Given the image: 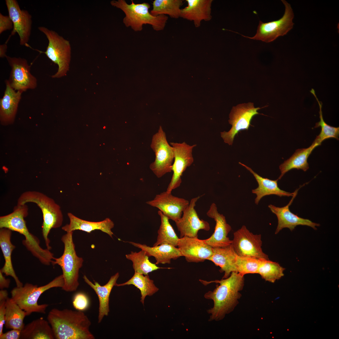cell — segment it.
I'll list each match as a JSON object with an SVG mask.
<instances>
[{
    "mask_svg": "<svg viewBox=\"0 0 339 339\" xmlns=\"http://www.w3.org/2000/svg\"><path fill=\"white\" fill-rule=\"evenodd\" d=\"M204 285L211 282L219 283L213 291L206 293L205 298L213 301V307L207 310L210 315L209 321H219L232 312L239 303L241 294L240 293L244 286V276L237 272L221 280L207 282L200 280Z\"/></svg>",
    "mask_w": 339,
    "mask_h": 339,
    "instance_id": "obj_1",
    "label": "cell"
},
{
    "mask_svg": "<svg viewBox=\"0 0 339 339\" xmlns=\"http://www.w3.org/2000/svg\"><path fill=\"white\" fill-rule=\"evenodd\" d=\"M47 319L55 339H95L89 330L91 321L82 311L54 308L49 312Z\"/></svg>",
    "mask_w": 339,
    "mask_h": 339,
    "instance_id": "obj_2",
    "label": "cell"
},
{
    "mask_svg": "<svg viewBox=\"0 0 339 339\" xmlns=\"http://www.w3.org/2000/svg\"><path fill=\"white\" fill-rule=\"evenodd\" d=\"M28 210L26 205H17L12 212L0 217V228H7L24 235L25 239L22 242L24 246L42 264L49 265L54 258L53 254L47 248H42L39 239L29 232L24 219Z\"/></svg>",
    "mask_w": 339,
    "mask_h": 339,
    "instance_id": "obj_3",
    "label": "cell"
},
{
    "mask_svg": "<svg viewBox=\"0 0 339 339\" xmlns=\"http://www.w3.org/2000/svg\"><path fill=\"white\" fill-rule=\"evenodd\" d=\"M28 202L35 203L41 210L43 218L42 233L47 248L50 250L51 248L48 238L50 230L60 227L63 222L60 207L52 199L37 191H27L21 194L17 204L24 205Z\"/></svg>",
    "mask_w": 339,
    "mask_h": 339,
    "instance_id": "obj_4",
    "label": "cell"
},
{
    "mask_svg": "<svg viewBox=\"0 0 339 339\" xmlns=\"http://www.w3.org/2000/svg\"><path fill=\"white\" fill-rule=\"evenodd\" d=\"M111 5L121 9L125 16L123 20L125 26L130 27L135 31H141L143 24L151 25L154 30H163L165 27L168 17L164 15L154 16L149 12V4L147 3H135L132 0L128 4L124 0H112Z\"/></svg>",
    "mask_w": 339,
    "mask_h": 339,
    "instance_id": "obj_5",
    "label": "cell"
},
{
    "mask_svg": "<svg viewBox=\"0 0 339 339\" xmlns=\"http://www.w3.org/2000/svg\"><path fill=\"white\" fill-rule=\"evenodd\" d=\"M73 231L67 232L61 238L64 245L62 255L59 258L54 257L51 264L58 265L62 271L64 284L62 289L67 292L75 291L79 285L78 280L80 269L83 260L77 255L73 238Z\"/></svg>",
    "mask_w": 339,
    "mask_h": 339,
    "instance_id": "obj_6",
    "label": "cell"
},
{
    "mask_svg": "<svg viewBox=\"0 0 339 339\" xmlns=\"http://www.w3.org/2000/svg\"><path fill=\"white\" fill-rule=\"evenodd\" d=\"M64 284L62 275L55 278L46 284L40 287L27 283L21 287L16 286L11 291V298L26 313L27 316L33 312L46 313L49 305L39 304L38 301L44 292L53 288H62Z\"/></svg>",
    "mask_w": 339,
    "mask_h": 339,
    "instance_id": "obj_7",
    "label": "cell"
},
{
    "mask_svg": "<svg viewBox=\"0 0 339 339\" xmlns=\"http://www.w3.org/2000/svg\"><path fill=\"white\" fill-rule=\"evenodd\" d=\"M38 30L46 36L48 45L45 52L47 57L57 65V72L51 76L52 78H60L67 75L70 68L71 47L69 41L59 35L55 31L44 26H39Z\"/></svg>",
    "mask_w": 339,
    "mask_h": 339,
    "instance_id": "obj_8",
    "label": "cell"
},
{
    "mask_svg": "<svg viewBox=\"0 0 339 339\" xmlns=\"http://www.w3.org/2000/svg\"><path fill=\"white\" fill-rule=\"evenodd\" d=\"M281 1L285 6V10L281 18L267 23L260 20L256 32L252 37L241 35L246 38L269 43L279 36L287 34L293 28L294 24L293 20L294 15L290 4L285 0Z\"/></svg>",
    "mask_w": 339,
    "mask_h": 339,
    "instance_id": "obj_9",
    "label": "cell"
},
{
    "mask_svg": "<svg viewBox=\"0 0 339 339\" xmlns=\"http://www.w3.org/2000/svg\"><path fill=\"white\" fill-rule=\"evenodd\" d=\"M150 147L154 152L155 158L149 168L154 175L159 178L171 172L174 159L173 148L168 143L161 126L153 136Z\"/></svg>",
    "mask_w": 339,
    "mask_h": 339,
    "instance_id": "obj_10",
    "label": "cell"
},
{
    "mask_svg": "<svg viewBox=\"0 0 339 339\" xmlns=\"http://www.w3.org/2000/svg\"><path fill=\"white\" fill-rule=\"evenodd\" d=\"M262 107L255 108L253 103L249 102L237 105L233 107L229 114V123L232 127L228 132H221V136L224 142L229 145H232L235 136L240 131L248 130L251 121L255 116L261 114L257 111Z\"/></svg>",
    "mask_w": 339,
    "mask_h": 339,
    "instance_id": "obj_11",
    "label": "cell"
},
{
    "mask_svg": "<svg viewBox=\"0 0 339 339\" xmlns=\"http://www.w3.org/2000/svg\"><path fill=\"white\" fill-rule=\"evenodd\" d=\"M232 240L231 245L238 256L269 260L262 250L261 235L253 234L245 225L234 233Z\"/></svg>",
    "mask_w": 339,
    "mask_h": 339,
    "instance_id": "obj_12",
    "label": "cell"
},
{
    "mask_svg": "<svg viewBox=\"0 0 339 339\" xmlns=\"http://www.w3.org/2000/svg\"><path fill=\"white\" fill-rule=\"evenodd\" d=\"M5 58L11 67L8 81L13 89L22 93L37 87V79L31 73L30 66L26 59L8 56Z\"/></svg>",
    "mask_w": 339,
    "mask_h": 339,
    "instance_id": "obj_13",
    "label": "cell"
},
{
    "mask_svg": "<svg viewBox=\"0 0 339 339\" xmlns=\"http://www.w3.org/2000/svg\"><path fill=\"white\" fill-rule=\"evenodd\" d=\"M170 144L173 148L174 159L172 166L173 174L166 191L168 192H171L180 185L183 173L194 162L192 151L196 146V144L190 145L185 142H171Z\"/></svg>",
    "mask_w": 339,
    "mask_h": 339,
    "instance_id": "obj_14",
    "label": "cell"
},
{
    "mask_svg": "<svg viewBox=\"0 0 339 339\" xmlns=\"http://www.w3.org/2000/svg\"><path fill=\"white\" fill-rule=\"evenodd\" d=\"M6 4L13 24V28L8 39L17 33L19 37L20 44L27 46L32 28V16L26 10L21 9L16 0H6Z\"/></svg>",
    "mask_w": 339,
    "mask_h": 339,
    "instance_id": "obj_15",
    "label": "cell"
},
{
    "mask_svg": "<svg viewBox=\"0 0 339 339\" xmlns=\"http://www.w3.org/2000/svg\"><path fill=\"white\" fill-rule=\"evenodd\" d=\"M146 203L158 208L169 219L175 222L181 218L190 202L184 198L173 195L171 192L166 191L156 195L153 199Z\"/></svg>",
    "mask_w": 339,
    "mask_h": 339,
    "instance_id": "obj_16",
    "label": "cell"
},
{
    "mask_svg": "<svg viewBox=\"0 0 339 339\" xmlns=\"http://www.w3.org/2000/svg\"><path fill=\"white\" fill-rule=\"evenodd\" d=\"M200 196L192 198L187 207L183 212V215L178 221L175 222L178 230L180 232V238L184 236L197 237V234L200 230L209 231L210 229L209 223L201 219L195 209L196 203Z\"/></svg>",
    "mask_w": 339,
    "mask_h": 339,
    "instance_id": "obj_17",
    "label": "cell"
},
{
    "mask_svg": "<svg viewBox=\"0 0 339 339\" xmlns=\"http://www.w3.org/2000/svg\"><path fill=\"white\" fill-rule=\"evenodd\" d=\"M182 256L189 262H203L213 254V248L197 237L184 236L179 239L178 244Z\"/></svg>",
    "mask_w": 339,
    "mask_h": 339,
    "instance_id": "obj_18",
    "label": "cell"
},
{
    "mask_svg": "<svg viewBox=\"0 0 339 339\" xmlns=\"http://www.w3.org/2000/svg\"><path fill=\"white\" fill-rule=\"evenodd\" d=\"M207 215L214 219L216 224L214 233L209 238L203 239L204 242L213 248L231 245L232 240L228 235L232 229L231 227L227 223L225 217L218 212L214 203L211 204Z\"/></svg>",
    "mask_w": 339,
    "mask_h": 339,
    "instance_id": "obj_19",
    "label": "cell"
},
{
    "mask_svg": "<svg viewBox=\"0 0 339 339\" xmlns=\"http://www.w3.org/2000/svg\"><path fill=\"white\" fill-rule=\"evenodd\" d=\"M298 190L295 193L289 202L286 206L282 207H276L272 204L268 207L271 211L277 216L278 219V225L275 234H278L284 228H288L291 231L294 230L298 225H306L316 230V227L319 226L320 224L312 222L309 219L301 218L297 215L292 213L289 210V206L291 204L295 197Z\"/></svg>",
    "mask_w": 339,
    "mask_h": 339,
    "instance_id": "obj_20",
    "label": "cell"
},
{
    "mask_svg": "<svg viewBox=\"0 0 339 339\" xmlns=\"http://www.w3.org/2000/svg\"><path fill=\"white\" fill-rule=\"evenodd\" d=\"M187 5L181 8L180 17L193 22L199 27L202 21H208L212 18L213 0H186Z\"/></svg>",
    "mask_w": 339,
    "mask_h": 339,
    "instance_id": "obj_21",
    "label": "cell"
},
{
    "mask_svg": "<svg viewBox=\"0 0 339 339\" xmlns=\"http://www.w3.org/2000/svg\"><path fill=\"white\" fill-rule=\"evenodd\" d=\"M5 89L0 100V120L3 125L11 124L14 122L22 93L13 89L8 80H5Z\"/></svg>",
    "mask_w": 339,
    "mask_h": 339,
    "instance_id": "obj_22",
    "label": "cell"
},
{
    "mask_svg": "<svg viewBox=\"0 0 339 339\" xmlns=\"http://www.w3.org/2000/svg\"><path fill=\"white\" fill-rule=\"evenodd\" d=\"M67 215L70 220L69 223L62 227V229L67 232L79 230L90 233L94 230H100L112 238L113 233L111 229L114 227V224L109 218L101 221L94 222L81 219L70 213H68Z\"/></svg>",
    "mask_w": 339,
    "mask_h": 339,
    "instance_id": "obj_23",
    "label": "cell"
},
{
    "mask_svg": "<svg viewBox=\"0 0 339 339\" xmlns=\"http://www.w3.org/2000/svg\"><path fill=\"white\" fill-rule=\"evenodd\" d=\"M119 276L117 272L112 276L108 282L105 285L101 286L96 281L92 282L85 275L83 278L85 282L95 291L98 298L99 301L98 323H100L105 316L108 315L110 312L109 300L111 292Z\"/></svg>",
    "mask_w": 339,
    "mask_h": 339,
    "instance_id": "obj_24",
    "label": "cell"
},
{
    "mask_svg": "<svg viewBox=\"0 0 339 339\" xmlns=\"http://www.w3.org/2000/svg\"><path fill=\"white\" fill-rule=\"evenodd\" d=\"M134 246L144 250L149 257L153 256L155 259V264H170L171 260H176L182 255L178 248L168 244H163L150 247L145 244L127 242Z\"/></svg>",
    "mask_w": 339,
    "mask_h": 339,
    "instance_id": "obj_25",
    "label": "cell"
},
{
    "mask_svg": "<svg viewBox=\"0 0 339 339\" xmlns=\"http://www.w3.org/2000/svg\"><path fill=\"white\" fill-rule=\"evenodd\" d=\"M239 164L245 167L252 174L258 183V187L252 190V192L256 195L255 200V204H258L261 199L264 196L271 195H275L280 197L293 196V193L287 192L281 189L278 186V179L275 180L263 178L254 171L250 167L239 162Z\"/></svg>",
    "mask_w": 339,
    "mask_h": 339,
    "instance_id": "obj_26",
    "label": "cell"
},
{
    "mask_svg": "<svg viewBox=\"0 0 339 339\" xmlns=\"http://www.w3.org/2000/svg\"><path fill=\"white\" fill-rule=\"evenodd\" d=\"M213 254L208 260L220 268L224 272L223 278L228 277L233 272H237L236 266L237 255L231 244L225 247L213 248Z\"/></svg>",
    "mask_w": 339,
    "mask_h": 339,
    "instance_id": "obj_27",
    "label": "cell"
},
{
    "mask_svg": "<svg viewBox=\"0 0 339 339\" xmlns=\"http://www.w3.org/2000/svg\"><path fill=\"white\" fill-rule=\"evenodd\" d=\"M12 233V230L7 228H2L0 229V246L5 260L4 266L0 271L6 276L13 277L16 286L19 287L23 285L17 276L12 265V254L15 246L11 241Z\"/></svg>",
    "mask_w": 339,
    "mask_h": 339,
    "instance_id": "obj_28",
    "label": "cell"
},
{
    "mask_svg": "<svg viewBox=\"0 0 339 339\" xmlns=\"http://www.w3.org/2000/svg\"><path fill=\"white\" fill-rule=\"evenodd\" d=\"M319 146L313 142L312 145L307 148L297 149L293 155L279 166L281 174L278 178L280 180L284 175L289 170L294 169H301L304 171L309 168L307 159L313 150Z\"/></svg>",
    "mask_w": 339,
    "mask_h": 339,
    "instance_id": "obj_29",
    "label": "cell"
},
{
    "mask_svg": "<svg viewBox=\"0 0 339 339\" xmlns=\"http://www.w3.org/2000/svg\"><path fill=\"white\" fill-rule=\"evenodd\" d=\"M20 339H53L55 337L48 321L40 317L24 326L21 331Z\"/></svg>",
    "mask_w": 339,
    "mask_h": 339,
    "instance_id": "obj_30",
    "label": "cell"
},
{
    "mask_svg": "<svg viewBox=\"0 0 339 339\" xmlns=\"http://www.w3.org/2000/svg\"><path fill=\"white\" fill-rule=\"evenodd\" d=\"M5 326L7 329L22 331L24 327V320L26 312L11 298H8L6 302Z\"/></svg>",
    "mask_w": 339,
    "mask_h": 339,
    "instance_id": "obj_31",
    "label": "cell"
},
{
    "mask_svg": "<svg viewBox=\"0 0 339 339\" xmlns=\"http://www.w3.org/2000/svg\"><path fill=\"white\" fill-rule=\"evenodd\" d=\"M130 285H133L140 290L141 296L140 301L143 304L146 296H152L159 290V288L154 284L153 281L150 278L148 275H143L136 272H135L133 276L127 282L121 284L116 283L115 286Z\"/></svg>",
    "mask_w": 339,
    "mask_h": 339,
    "instance_id": "obj_32",
    "label": "cell"
},
{
    "mask_svg": "<svg viewBox=\"0 0 339 339\" xmlns=\"http://www.w3.org/2000/svg\"><path fill=\"white\" fill-rule=\"evenodd\" d=\"M183 4L182 0H155L153 2V8L150 13L154 16L168 15L171 18L178 19L180 17Z\"/></svg>",
    "mask_w": 339,
    "mask_h": 339,
    "instance_id": "obj_33",
    "label": "cell"
},
{
    "mask_svg": "<svg viewBox=\"0 0 339 339\" xmlns=\"http://www.w3.org/2000/svg\"><path fill=\"white\" fill-rule=\"evenodd\" d=\"M158 214L160 218L161 224L158 231L156 241L153 246L168 244L177 246L179 238L170 224L169 219L159 210Z\"/></svg>",
    "mask_w": 339,
    "mask_h": 339,
    "instance_id": "obj_34",
    "label": "cell"
},
{
    "mask_svg": "<svg viewBox=\"0 0 339 339\" xmlns=\"http://www.w3.org/2000/svg\"><path fill=\"white\" fill-rule=\"evenodd\" d=\"M128 260L132 263V266L135 272L143 275H147L153 271L160 268L155 263L151 262L145 251L141 250L138 252L131 251L126 255Z\"/></svg>",
    "mask_w": 339,
    "mask_h": 339,
    "instance_id": "obj_35",
    "label": "cell"
},
{
    "mask_svg": "<svg viewBox=\"0 0 339 339\" xmlns=\"http://www.w3.org/2000/svg\"><path fill=\"white\" fill-rule=\"evenodd\" d=\"M310 92L314 96L318 103L320 111H319L320 121L316 123L315 128L320 127L321 131L319 134L317 136L314 142L320 145L322 142L325 140L329 138H334L339 140V128L331 126L327 124L324 121L322 111V103L319 100L313 89H312Z\"/></svg>",
    "mask_w": 339,
    "mask_h": 339,
    "instance_id": "obj_36",
    "label": "cell"
},
{
    "mask_svg": "<svg viewBox=\"0 0 339 339\" xmlns=\"http://www.w3.org/2000/svg\"><path fill=\"white\" fill-rule=\"evenodd\" d=\"M285 269L277 262L269 260L262 259L257 273L265 281L274 283L284 276Z\"/></svg>",
    "mask_w": 339,
    "mask_h": 339,
    "instance_id": "obj_37",
    "label": "cell"
},
{
    "mask_svg": "<svg viewBox=\"0 0 339 339\" xmlns=\"http://www.w3.org/2000/svg\"><path fill=\"white\" fill-rule=\"evenodd\" d=\"M262 259H263L237 255L236 262L237 272L243 276L247 274L257 273Z\"/></svg>",
    "mask_w": 339,
    "mask_h": 339,
    "instance_id": "obj_38",
    "label": "cell"
},
{
    "mask_svg": "<svg viewBox=\"0 0 339 339\" xmlns=\"http://www.w3.org/2000/svg\"><path fill=\"white\" fill-rule=\"evenodd\" d=\"M72 304L74 308L77 310L83 311L87 309L89 304L88 296L83 292H78L74 296Z\"/></svg>",
    "mask_w": 339,
    "mask_h": 339,
    "instance_id": "obj_39",
    "label": "cell"
},
{
    "mask_svg": "<svg viewBox=\"0 0 339 339\" xmlns=\"http://www.w3.org/2000/svg\"><path fill=\"white\" fill-rule=\"evenodd\" d=\"M8 298L6 295H0V336L3 333V328L5 324L6 302Z\"/></svg>",
    "mask_w": 339,
    "mask_h": 339,
    "instance_id": "obj_40",
    "label": "cell"
},
{
    "mask_svg": "<svg viewBox=\"0 0 339 339\" xmlns=\"http://www.w3.org/2000/svg\"><path fill=\"white\" fill-rule=\"evenodd\" d=\"M13 28L12 21L9 16H5L0 13V34L8 30Z\"/></svg>",
    "mask_w": 339,
    "mask_h": 339,
    "instance_id": "obj_41",
    "label": "cell"
},
{
    "mask_svg": "<svg viewBox=\"0 0 339 339\" xmlns=\"http://www.w3.org/2000/svg\"><path fill=\"white\" fill-rule=\"evenodd\" d=\"M21 330L13 329L3 333L0 336V339H20Z\"/></svg>",
    "mask_w": 339,
    "mask_h": 339,
    "instance_id": "obj_42",
    "label": "cell"
},
{
    "mask_svg": "<svg viewBox=\"0 0 339 339\" xmlns=\"http://www.w3.org/2000/svg\"><path fill=\"white\" fill-rule=\"evenodd\" d=\"M10 282V279L6 278L3 275V273L0 271V288L1 289L8 288Z\"/></svg>",
    "mask_w": 339,
    "mask_h": 339,
    "instance_id": "obj_43",
    "label": "cell"
},
{
    "mask_svg": "<svg viewBox=\"0 0 339 339\" xmlns=\"http://www.w3.org/2000/svg\"><path fill=\"white\" fill-rule=\"evenodd\" d=\"M7 49V46L6 43L0 45V57L1 58L6 57V56H7L6 54Z\"/></svg>",
    "mask_w": 339,
    "mask_h": 339,
    "instance_id": "obj_44",
    "label": "cell"
}]
</instances>
